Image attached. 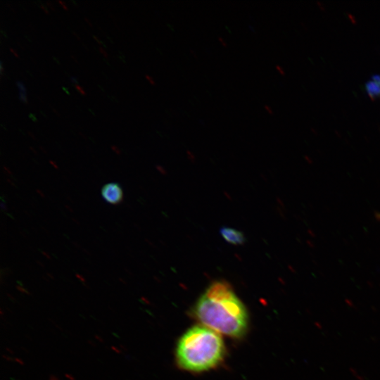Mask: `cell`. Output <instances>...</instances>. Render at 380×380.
<instances>
[{"label":"cell","mask_w":380,"mask_h":380,"mask_svg":"<svg viewBox=\"0 0 380 380\" xmlns=\"http://www.w3.org/2000/svg\"><path fill=\"white\" fill-rule=\"evenodd\" d=\"M17 289L23 293H25L27 294H30V293L23 287L21 286H17Z\"/></svg>","instance_id":"cell-15"},{"label":"cell","mask_w":380,"mask_h":380,"mask_svg":"<svg viewBox=\"0 0 380 380\" xmlns=\"http://www.w3.org/2000/svg\"><path fill=\"white\" fill-rule=\"evenodd\" d=\"M65 376L67 379H68L69 380H75V377L72 375L70 374H65Z\"/></svg>","instance_id":"cell-21"},{"label":"cell","mask_w":380,"mask_h":380,"mask_svg":"<svg viewBox=\"0 0 380 380\" xmlns=\"http://www.w3.org/2000/svg\"><path fill=\"white\" fill-rule=\"evenodd\" d=\"M99 51L100 52L106 57V58H108V53H106V51L102 48V47H99Z\"/></svg>","instance_id":"cell-14"},{"label":"cell","mask_w":380,"mask_h":380,"mask_svg":"<svg viewBox=\"0 0 380 380\" xmlns=\"http://www.w3.org/2000/svg\"><path fill=\"white\" fill-rule=\"evenodd\" d=\"M51 108L52 109V110H53L57 115L59 116L58 112L56 110H55V109L53 108V106H51Z\"/></svg>","instance_id":"cell-33"},{"label":"cell","mask_w":380,"mask_h":380,"mask_svg":"<svg viewBox=\"0 0 380 380\" xmlns=\"http://www.w3.org/2000/svg\"><path fill=\"white\" fill-rule=\"evenodd\" d=\"M111 349L117 353H121L120 350L115 346H111Z\"/></svg>","instance_id":"cell-25"},{"label":"cell","mask_w":380,"mask_h":380,"mask_svg":"<svg viewBox=\"0 0 380 380\" xmlns=\"http://www.w3.org/2000/svg\"><path fill=\"white\" fill-rule=\"evenodd\" d=\"M218 40L223 46H227V42L225 41V39L223 37H219Z\"/></svg>","instance_id":"cell-11"},{"label":"cell","mask_w":380,"mask_h":380,"mask_svg":"<svg viewBox=\"0 0 380 380\" xmlns=\"http://www.w3.org/2000/svg\"><path fill=\"white\" fill-rule=\"evenodd\" d=\"M88 343H89L90 345H91L92 346H94V347L96 346V344H94V343L93 341H89H89H88Z\"/></svg>","instance_id":"cell-34"},{"label":"cell","mask_w":380,"mask_h":380,"mask_svg":"<svg viewBox=\"0 0 380 380\" xmlns=\"http://www.w3.org/2000/svg\"><path fill=\"white\" fill-rule=\"evenodd\" d=\"M6 350H7L8 352H9L10 353L13 354V350H11L9 348H6Z\"/></svg>","instance_id":"cell-36"},{"label":"cell","mask_w":380,"mask_h":380,"mask_svg":"<svg viewBox=\"0 0 380 380\" xmlns=\"http://www.w3.org/2000/svg\"><path fill=\"white\" fill-rule=\"evenodd\" d=\"M94 336H95L96 339L98 340L99 341H100L101 343H104V341L99 336L95 335Z\"/></svg>","instance_id":"cell-27"},{"label":"cell","mask_w":380,"mask_h":380,"mask_svg":"<svg viewBox=\"0 0 380 380\" xmlns=\"http://www.w3.org/2000/svg\"><path fill=\"white\" fill-rule=\"evenodd\" d=\"M10 51L15 55V57L19 58L18 54L17 53V52H16L14 49H13L12 48H11V49H10Z\"/></svg>","instance_id":"cell-28"},{"label":"cell","mask_w":380,"mask_h":380,"mask_svg":"<svg viewBox=\"0 0 380 380\" xmlns=\"http://www.w3.org/2000/svg\"><path fill=\"white\" fill-rule=\"evenodd\" d=\"M18 98L25 104H28L26 93L19 92Z\"/></svg>","instance_id":"cell-7"},{"label":"cell","mask_w":380,"mask_h":380,"mask_svg":"<svg viewBox=\"0 0 380 380\" xmlns=\"http://www.w3.org/2000/svg\"><path fill=\"white\" fill-rule=\"evenodd\" d=\"M46 4L50 8H51L53 11H55V8L53 7L52 4L49 1H46Z\"/></svg>","instance_id":"cell-30"},{"label":"cell","mask_w":380,"mask_h":380,"mask_svg":"<svg viewBox=\"0 0 380 380\" xmlns=\"http://www.w3.org/2000/svg\"><path fill=\"white\" fill-rule=\"evenodd\" d=\"M71 57L75 60V61L76 63H78L77 61L75 59V58L74 57L73 55H71Z\"/></svg>","instance_id":"cell-42"},{"label":"cell","mask_w":380,"mask_h":380,"mask_svg":"<svg viewBox=\"0 0 380 380\" xmlns=\"http://www.w3.org/2000/svg\"><path fill=\"white\" fill-rule=\"evenodd\" d=\"M16 85L19 89V92H23V93H26L27 94V90H26V87H25V85L20 82V81H16Z\"/></svg>","instance_id":"cell-6"},{"label":"cell","mask_w":380,"mask_h":380,"mask_svg":"<svg viewBox=\"0 0 380 380\" xmlns=\"http://www.w3.org/2000/svg\"><path fill=\"white\" fill-rule=\"evenodd\" d=\"M62 89H63L68 95L70 94V93H69L68 89H66V88L64 87H63Z\"/></svg>","instance_id":"cell-35"},{"label":"cell","mask_w":380,"mask_h":380,"mask_svg":"<svg viewBox=\"0 0 380 380\" xmlns=\"http://www.w3.org/2000/svg\"><path fill=\"white\" fill-rule=\"evenodd\" d=\"M72 33L76 36L78 39H80V37L75 32H72Z\"/></svg>","instance_id":"cell-37"},{"label":"cell","mask_w":380,"mask_h":380,"mask_svg":"<svg viewBox=\"0 0 380 380\" xmlns=\"http://www.w3.org/2000/svg\"><path fill=\"white\" fill-rule=\"evenodd\" d=\"M145 77L146 78V80L152 84V85H154L156 84L153 78L152 77H151L150 75H145Z\"/></svg>","instance_id":"cell-10"},{"label":"cell","mask_w":380,"mask_h":380,"mask_svg":"<svg viewBox=\"0 0 380 380\" xmlns=\"http://www.w3.org/2000/svg\"><path fill=\"white\" fill-rule=\"evenodd\" d=\"M372 80L377 82L380 85V75L376 74L372 76Z\"/></svg>","instance_id":"cell-8"},{"label":"cell","mask_w":380,"mask_h":380,"mask_svg":"<svg viewBox=\"0 0 380 380\" xmlns=\"http://www.w3.org/2000/svg\"><path fill=\"white\" fill-rule=\"evenodd\" d=\"M53 58L57 62V63L60 64L59 61L58 60L57 58H56L55 56H53Z\"/></svg>","instance_id":"cell-39"},{"label":"cell","mask_w":380,"mask_h":380,"mask_svg":"<svg viewBox=\"0 0 380 380\" xmlns=\"http://www.w3.org/2000/svg\"><path fill=\"white\" fill-rule=\"evenodd\" d=\"M111 148L116 152V153L120 154V150L116 146H112Z\"/></svg>","instance_id":"cell-26"},{"label":"cell","mask_w":380,"mask_h":380,"mask_svg":"<svg viewBox=\"0 0 380 380\" xmlns=\"http://www.w3.org/2000/svg\"><path fill=\"white\" fill-rule=\"evenodd\" d=\"M3 70H4V68L2 65V61H0V74L1 76L3 75Z\"/></svg>","instance_id":"cell-29"},{"label":"cell","mask_w":380,"mask_h":380,"mask_svg":"<svg viewBox=\"0 0 380 380\" xmlns=\"http://www.w3.org/2000/svg\"><path fill=\"white\" fill-rule=\"evenodd\" d=\"M224 353L225 348L220 334L202 324L193 326L182 334L175 353L179 366L194 372L217 366Z\"/></svg>","instance_id":"cell-2"},{"label":"cell","mask_w":380,"mask_h":380,"mask_svg":"<svg viewBox=\"0 0 380 380\" xmlns=\"http://www.w3.org/2000/svg\"><path fill=\"white\" fill-rule=\"evenodd\" d=\"M276 68L280 72V74L284 75V71L283 70V69L279 65H277Z\"/></svg>","instance_id":"cell-24"},{"label":"cell","mask_w":380,"mask_h":380,"mask_svg":"<svg viewBox=\"0 0 380 380\" xmlns=\"http://www.w3.org/2000/svg\"><path fill=\"white\" fill-rule=\"evenodd\" d=\"M193 315L202 325L232 338L243 336L248 329L245 305L223 281L208 286L194 306Z\"/></svg>","instance_id":"cell-1"},{"label":"cell","mask_w":380,"mask_h":380,"mask_svg":"<svg viewBox=\"0 0 380 380\" xmlns=\"http://www.w3.org/2000/svg\"><path fill=\"white\" fill-rule=\"evenodd\" d=\"M80 134H81V135H82V136L83 137H84L85 139H87V137H85V135H84V134H82V133H81V132H80Z\"/></svg>","instance_id":"cell-43"},{"label":"cell","mask_w":380,"mask_h":380,"mask_svg":"<svg viewBox=\"0 0 380 380\" xmlns=\"http://www.w3.org/2000/svg\"><path fill=\"white\" fill-rule=\"evenodd\" d=\"M49 380H59V379L56 376H55L53 374H51L49 376Z\"/></svg>","instance_id":"cell-23"},{"label":"cell","mask_w":380,"mask_h":380,"mask_svg":"<svg viewBox=\"0 0 380 380\" xmlns=\"http://www.w3.org/2000/svg\"><path fill=\"white\" fill-rule=\"evenodd\" d=\"M1 32L6 37H7V35H6V34L5 32H4L2 30H1Z\"/></svg>","instance_id":"cell-41"},{"label":"cell","mask_w":380,"mask_h":380,"mask_svg":"<svg viewBox=\"0 0 380 380\" xmlns=\"http://www.w3.org/2000/svg\"><path fill=\"white\" fill-rule=\"evenodd\" d=\"M368 95L372 99L380 97V85L374 80H369L365 84Z\"/></svg>","instance_id":"cell-5"},{"label":"cell","mask_w":380,"mask_h":380,"mask_svg":"<svg viewBox=\"0 0 380 380\" xmlns=\"http://www.w3.org/2000/svg\"><path fill=\"white\" fill-rule=\"evenodd\" d=\"M70 81H71V83L72 84V85L74 84L75 86L76 84H78V80L75 77H70Z\"/></svg>","instance_id":"cell-13"},{"label":"cell","mask_w":380,"mask_h":380,"mask_svg":"<svg viewBox=\"0 0 380 380\" xmlns=\"http://www.w3.org/2000/svg\"><path fill=\"white\" fill-rule=\"evenodd\" d=\"M120 346L122 350H127V349L125 346H123L122 345H120Z\"/></svg>","instance_id":"cell-40"},{"label":"cell","mask_w":380,"mask_h":380,"mask_svg":"<svg viewBox=\"0 0 380 380\" xmlns=\"http://www.w3.org/2000/svg\"><path fill=\"white\" fill-rule=\"evenodd\" d=\"M29 118H31L34 122H37V119L35 115L32 113L29 114Z\"/></svg>","instance_id":"cell-22"},{"label":"cell","mask_w":380,"mask_h":380,"mask_svg":"<svg viewBox=\"0 0 380 380\" xmlns=\"http://www.w3.org/2000/svg\"><path fill=\"white\" fill-rule=\"evenodd\" d=\"M58 2L63 6V8L65 10H68V6H66V4H65L64 1H61V0H58Z\"/></svg>","instance_id":"cell-17"},{"label":"cell","mask_w":380,"mask_h":380,"mask_svg":"<svg viewBox=\"0 0 380 380\" xmlns=\"http://www.w3.org/2000/svg\"><path fill=\"white\" fill-rule=\"evenodd\" d=\"M101 196L108 203L118 205L123 200L121 186L117 183H108L101 189Z\"/></svg>","instance_id":"cell-3"},{"label":"cell","mask_w":380,"mask_h":380,"mask_svg":"<svg viewBox=\"0 0 380 380\" xmlns=\"http://www.w3.org/2000/svg\"><path fill=\"white\" fill-rule=\"evenodd\" d=\"M93 37L96 40V42L99 44H102L103 46L106 47V44L102 41H101L97 37H96L95 35H93Z\"/></svg>","instance_id":"cell-19"},{"label":"cell","mask_w":380,"mask_h":380,"mask_svg":"<svg viewBox=\"0 0 380 380\" xmlns=\"http://www.w3.org/2000/svg\"><path fill=\"white\" fill-rule=\"evenodd\" d=\"M27 132L33 139H36L35 137L34 136V134L31 132L28 131Z\"/></svg>","instance_id":"cell-32"},{"label":"cell","mask_w":380,"mask_h":380,"mask_svg":"<svg viewBox=\"0 0 380 380\" xmlns=\"http://www.w3.org/2000/svg\"><path fill=\"white\" fill-rule=\"evenodd\" d=\"M40 112H41V113H42L44 117L46 116L42 110H40Z\"/></svg>","instance_id":"cell-44"},{"label":"cell","mask_w":380,"mask_h":380,"mask_svg":"<svg viewBox=\"0 0 380 380\" xmlns=\"http://www.w3.org/2000/svg\"><path fill=\"white\" fill-rule=\"evenodd\" d=\"M39 3H40L39 6L41 7V8H42L45 11V13L48 14L49 11H48L46 6L45 5H44L43 4H42L40 1H39Z\"/></svg>","instance_id":"cell-18"},{"label":"cell","mask_w":380,"mask_h":380,"mask_svg":"<svg viewBox=\"0 0 380 380\" xmlns=\"http://www.w3.org/2000/svg\"><path fill=\"white\" fill-rule=\"evenodd\" d=\"M220 234L224 239L233 245H241L245 241L242 232L229 227H222L220 230Z\"/></svg>","instance_id":"cell-4"},{"label":"cell","mask_w":380,"mask_h":380,"mask_svg":"<svg viewBox=\"0 0 380 380\" xmlns=\"http://www.w3.org/2000/svg\"><path fill=\"white\" fill-rule=\"evenodd\" d=\"M120 56H119L118 58H120L122 61L125 62L123 54L120 51Z\"/></svg>","instance_id":"cell-31"},{"label":"cell","mask_w":380,"mask_h":380,"mask_svg":"<svg viewBox=\"0 0 380 380\" xmlns=\"http://www.w3.org/2000/svg\"><path fill=\"white\" fill-rule=\"evenodd\" d=\"M14 361L19 363L20 365H24V362L23 361V360H21V359H20L18 357H15Z\"/></svg>","instance_id":"cell-20"},{"label":"cell","mask_w":380,"mask_h":380,"mask_svg":"<svg viewBox=\"0 0 380 380\" xmlns=\"http://www.w3.org/2000/svg\"><path fill=\"white\" fill-rule=\"evenodd\" d=\"M2 357L3 358L6 359V360L7 361H11V362L14 361V358L11 357V356L3 355Z\"/></svg>","instance_id":"cell-16"},{"label":"cell","mask_w":380,"mask_h":380,"mask_svg":"<svg viewBox=\"0 0 380 380\" xmlns=\"http://www.w3.org/2000/svg\"><path fill=\"white\" fill-rule=\"evenodd\" d=\"M264 108H265V110H266L268 113H270V114H272V113H273V110H272V108H271L270 106L265 105V106H264Z\"/></svg>","instance_id":"cell-12"},{"label":"cell","mask_w":380,"mask_h":380,"mask_svg":"<svg viewBox=\"0 0 380 380\" xmlns=\"http://www.w3.org/2000/svg\"><path fill=\"white\" fill-rule=\"evenodd\" d=\"M84 20L89 23V25H90V26L92 27V24L91 23V22H89V20L87 18H84Z\"/></svg>","instance_id":"cell-38"},{"label":"cell","mask_w":380,"mask_h":380,"mask_svg":"<svg viewBox=\"0 0 380 380\" xmlns=\"http://www.w3.org/2000/svg\"><path fill=\"white\" fill-rule=\"evenodd\" d=\"M75 87L76 88V89L82 94V95H86V92L84 91V90L83 89V88L82 87H80L79 84H76L75 86Z\"/></svg>","instance_id":"cell-9"}]
</instances>
